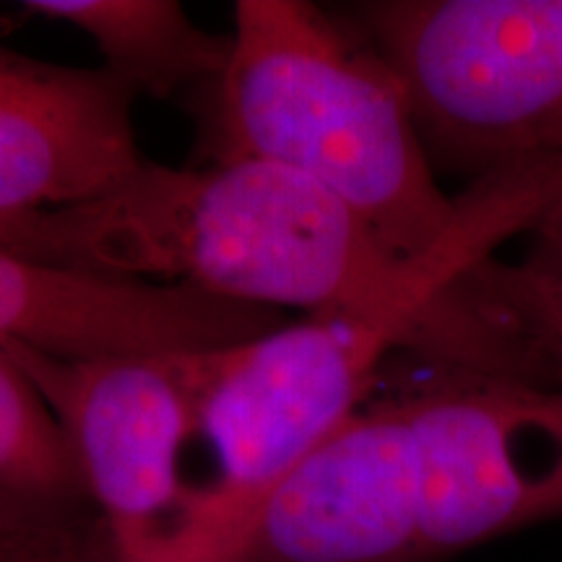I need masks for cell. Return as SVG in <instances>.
<instances>
[{
	"mask_svg": "<svg viewBox=\"0 0 562 562\" xmlns=\"http://www.w3.org/2000/svg\"><path fill=\"white\" fill-rule=\"evenodd\" d=\"M16 256L307 315L372 311L414 269L334 193L269 161L144 159L97 199L26 216Z\"/></svg>",
	"mask_w": 562,
	"mask_h": 562,
	"instance_id": "obj_1",
	"label": "cell"
},
{
	"mask_svg": "<svg viewBox=\"0 0 562 562\" xmlns=\"http://www.w3.org/2000/svg\"><path fill=\"white\" fill-rule=\"evenodd\" d=\"M191 108L211 165L297 172L398 258L430 248L456 216L402 81L355 26L307 0H237L227 68Z\"/></svg>",
	"mask_w": 562,
	"mask_h": 562,
	"instance_id": "obj_2",
	"label": "cell"
},
{
	"mask_svg": "<svg viewBox=\"0 0 562 562\" xmlns=\"http://www.w3.org/2000/svg\"><path fill=\"white\" fill-rule=\"evenodd\" d=\"M521 224V209L503 191H463L448 229L414 256L409 281L383 305L307 315L214 349L195 414L211 472L195 487L180 562H235L273 487L368 402L432 302L518 237Z\"/></svg>",
	"mask_w": 562,
	"mask_h": 562,
	"instance_id": "obj_3",
	"label": "cell"
},
{
	"mask_svg": "<svg viewBox=\"0 0 562 562\" xmlns=\"http://www.w3.org/2000/svg\"><path fill=\"white\" fill-rule=\"evenodd\" d=\"M351 19L432 161L476 180L562 157V0H375Z\"/></svg>",
	"mask_w": 562,
	"mask_h": 562,
	"instance_id": "obj_4",
	"label": "cell"
},
{
	"mask_svg": "<svg viewBox=\"0 0 562 562\" xmlns=\"http://www.w3.org/2000/svg\"><path fill=\"white\" fill-rule=\"evenodd\" d=\"M66 430L121 562H180L214 349L70 360L0 344Z\"/></svg>",
	"mask_w": 562,
	"mask_h": 562,
	"instance_id": "obj_5",
	"label": "cell"
},
{
	"mask_svg": "<svg viewBox=\"0 0 562 562\" xmlns=\"http://www.w3.org/2000/svg\"><path fill=\"white\" fill-rule=\"evenodd\" d=\"M422 364L391 391L417 467L419 560L562 521V389Z\"/></svg>",
	"mask_w": 562,
	"mask_h": 562,
	"instance_id": "obj_6",
	"label": "cell"
},
{
	"mask_svg": "<svg viewBox=\"0 0 562 562\" xmlns=\"http://www.w3.org/2000/svg\"><path fill=\"white\" fill-rule=\"evenodd\" d=\"M235 562H422L409 425L372 396L281 480Z\"/></svg>",
	"mask_w": 562,
	"mask_h": 562,
	"instance_id": "obj_7",
	"label": "cell"
},
{
	"mask_svg": "<svg viewBox=\"0 0 562 562\" xmlns=\"http://www.w3.org/2000/svg\"><path fill=\"white\" fill-rule=\"evenodd\" d=\"M138 94L108 68L21 55L0 42V250L16 256L26 216L108 193L140 157Z\"/></svg>",
	"mask_w": 562,
	"mask_h": 562,
	"instance_id": "obj_8",
	"label": "cell"
},
{
	"mask_svg": "<svg viewBox=\"0 0 562 562\" xmlns=\"http://www.w3.org/2000/svg\"><path fill=\"white\" fill-rule=\"evenodd\" d=\"M518 261L476 263L414 331V360L562 389V199L526 232Z\"/></svg>",
	"mask_w": 562,
	"mask_h": 562,
	"instance_id": "obj_9",
	"label": "cell"
},
{
	"mask_svg": "<svg viewBox=\"0 0 562 562\" xmlns=\"http://www.w3.org/2000/svg\"><path fill=\"white\" fill-rule=\"evenodd\" d=\"M0 562H121L66 430L3 347Z\"/></svg>",
	"mask_w": 562,
	"mask_h": 562,
	"instance_id": "obj_10",
	"label": "cell"
},
{
	"mask_svg": "<svg viewBox=\"0 0 562 562\" xmlns=\"http://www.w3.org/2000/svg\"><path fill=\"white\" fill-rule=\"evenodd\" d=\"M180 307L167 286L89 277L0 250V344L55 357L154 355L175 341Z\"/></svg>",
	"mask_w": 562,
	"mask_h": 562,
	"instance_id": "obj_11",
	"label": "cell"
},
{
	"mask_svg": "<svg viewBox=\"0 0 562 562\" xmlns=\"http://www.w3.org/2000/svg\"><path fill=\"white\" fill-rule=\"evenodd\" d=\"M21 13L60 21L94 42L102 68L157 100L214 87L232 55V34L201 30L175 0H26Z\"/></svg>",
	"mask_w": 562,
	"mask_h": 562,
	"instance_id": "obj_12",
	"label": "cell"
}]
</instances>
